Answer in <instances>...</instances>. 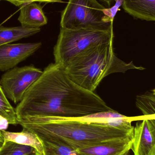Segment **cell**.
Instances as JSON below:
<instances>
[{"mask_svg":"<svg viewBox=\"0 0 155 155\" xmlns=\"http://www.w3.org/2000/svg\"><path fill=\"white\" fill-rule=\"evenodd\" d=\"M15 109L17 120L28 117L73 118L114 110L95 92L74 83L55 63L44 69Z\"/></svg>","mask_w":155,"mask_h":155,"instance_id":"1","label":"cell"},{"mask_svg":"<svg viewBox=\"0 0 155 155\" xmlns=\"http://www.w3.org/2000/svg\"><path fill=\"white\" fill-rule=\"evenodd\" d=\"M18 124L41 139L56 141L75 150L107 140L133 136L134 134V131L81 121L75 117H25L18 120Z\"/></svg>","mask_w":155,"mask_h":155,"instance_id":"2","label":"cell"},{"mask_svg":"<svg viewBox=\"0 0 155 155\" xmlns=\"http://www.w3.org/2000/svg\"><path fill=\"white\" fill-rule=\"evenodd\" d=\"M113 42L92 46L70 59L62 67L73 81L84 89L94 92L105 77L128 70H144L132 62L126 63L117 57Z\"/></svg>","mask_w":155,"mask_h":155,"instance_id":"3","label":"cell"},{"mask_svg":"<svg viewBox=\"0 0 155 155\" xmlns=\"http://www.w3.org/2000/svg\"><path fill=\"white\" fill-rule=\"evenodd\" d=\"M110 9L97 0H69L61 15V28L108 31L113 29Z\"/></svg>","mask_w":155,"mask_h":155,"instance_id":"4","label":"cell"},{"mask_svg":"<svg viewBox=\"0 0 155 155\" xmlns=\"http://www.w3.org/2000/svg\"><path fill=\"white\" fill-rule=\"evenodd\" d=\"M113 29L108 31L61 28L54 48L55 63L64 66L70 59L92 46L113 42Z\"/></svg>","mask_w":155,"mask_h":155,"instance_id":"5","label":"cell"},{"mask_svg":"<svg viewBox=\"0 0 155 155\" xmlns=\"http://www.w3.org/2000/svg\"><path fill=\"white\" fill-rule=\"evenodd\" d=\"M43 73L41 69L31 65L15 67L6 71L2 76L0 84L8 99L19 104L28 88Z\"/></svg>","mask_w":155,"mask_h":155,"instance_id":"6","label":"cell"},{"mask_svg":"<svg viewBox=\"0 0 155 155\" xmlns=\"http://www.w3.org/2000/svg\"><path fill=\"white\" fill-rule=\"evenodd\" d=\"M41 43L8 44L0 46V71L11 70L33 54Z\"/></svg>","mask_w":155,"mask_h":155,"instance_id":"7","label":"cell"},{"mask_svg":"<svg viewBox=\"0 0 155 155\" xmlns=\"http://www.w3.org/2000/svg\"><path fill=\"white\" fill-rule=\"evenodd\" d=\"M134 127L132 150L134 155H155V133L148 119L139 120Z\"/></svg>","mask_w":155,"mask_h":155,"instance_id":"8","label":"cell"},{"mask_svg":"<svg viewBox=\"0 0 155 155\" xmlns=\"http://www.w3.org/2000/svg\"><path fill=\"white\" fill-rule=\"evenodd\" d=\"M134 136L100 142L77 149L79 155H125L132 149Z\"/></svg>","mask_w":155,"mask_h":155,"instance_id":"9","label":"cell"},{"mask_svg":"<svg viewBox=\"0 0 155 155\" xmlns=\"http://www.w3.org/2000/svg\"><path fill=\"white\" fill-rule=\"evenodd\" d=\"M18 20L21 26L32 28H40L48 22L42 7L36 2L29 3L21 5Z\"/></svg>","mask_w":155,"mask_h":155,"instance_id":"10","label":"cell"},{"mask_svg":"<svg viewBox=\"0 0 155 155\" xmlns=\"http://www.w3.org/2000/svg\"><path fill=\"white\" fill-rule=\"evenodd\" d=\"M122 7L134 18L155 21V0H123Z\"/></svg>","mask_w":155,"mask_h":155,"instance_id":"11","label":"cell"},{"mask_svg":"<svg viewBox=\"0 0 155 155\" xmlns=\"http://www.w3.org/2000/svg\"><path fill=\"white\" fill-rule=\"evenodd\" d=\"M4 141H11L16 143L34 148L39 155H45L43 144L37 135L28 130L20 132L4 131L2 132Z\"/></svg>","mask_w":155,"mask_h":155,"instance_id":"12","label":"cell"},{"mask_svg":"<svg viewBox=\"0 0 155 155\" xmlns=\"http://www.w3.org/2000/svg\"><path fill=\"white\" fill-rule=\"evenodd\" d=\"M40 28L22 26L6 27L0 25V46L30 37L40 32Z\"/></svg>","mask_w":155,"mask_h":155,"instance_id":"13","label":"cell"},{"mask_svg":"<svg viewBox=\"0 0 155 155\" xmlns=\"http://www.w3.org/2000/svg\"><path fill=\"white\" fill-rule=\"evenodd\" d=\"M41 140L43 144L45 155H79L77 150L69 146L53 140Z\"/></svg>","mask_w":155,"mask_h":155,"instance_id":"14","label":"cell"},{"mask_svg":"<svg viewBox=\"0 0 155 155\" xmlns=\"http://www.w3.org/2000/svg\"><path fill=\"white\" fill-rule=\"evenodd\" d=\"M37 153L33 147L11 141H4L0 145V155H35Z\"/></svg>","mask_w":155,"mask_h":155,"instance_id":"15","label":"cell"},{"mask_svg":"<svg viewBox=\"0 0 155 155\" xmlns=\"http://www.w3.org/2000/svg\"><path fill=\"white\" fill-rule=\"evenodd\" d=\"M137 107L145 116L155 115V95L153 93H147L137 96Z\"/></svg>","mask_w":155,"mask_h":155,"instance_id":"16","label":"cell"},{"mask_svg":"<svg viewBox=\"0 0 155 155\" xmlns=\"http://www.w3.org/2000/svg\"><path fill=\"white\" fill-rule=\"evenodd\" d=\"M0 116L5 117L10 124H18L15 109L12 106L6 97L0 84Z\"/></svg>","mask_w":155,"mask_h":155,"instance_id":"17","label":"cell"},{"mask_svg":"<svg viewBox=\"0 0 155 155\" xmlns=\"http://www.w3.org/2000/svg\"><path fill=\"white\" fill-rule=\"evenodd\" d=\"M2 1H7L11 3L14 5L15 6H20L31 2L50 3L59 2H61L62 0H2Z\"/></svg>","mask_w":155,"mask_h":155,"instance_id":"18","label":"cell"},{"mask_svg":"<svg viewBox=\"0 0 155 155\" xmlns=\"http://www.w3.org/2000/svg\"><path fill=\"white\" fill-rule=\"evenodd\" d=\"M9 124L8 120L5 117L0 116V131H6L8 128Z\"/></svg>","mask_w":155,"mask_h":155,"instance_id":"19","label":"cell"},{"mask_svg":"<svg viewBox=\"0 0 155 155\" xmlns=\"http://www.w3.org/2000/svg\"><path fill=\"white\" fill-rule=\"evenodd\" d=\"M98 1H101V2L104 3V4L106 5L109 7L110 5H111V4L113 2H114L115 0H98Z\"/></svg>","mask_w":155,"mask_h":155,"instance_id":"20","label":"cell"},{"mask_svg":"<svg viewBox=\"0 0 155 155\" xmlns=\"http://www.w3.org/2000/svg\"><path fill=\"white\" fill-rule=\"evenodd\" d=\"M150 121V123H151V125H152V127H153V128L154 131L155 133V118L154 119H148Z\"/></svg>","mask_w":155,"mask_h":155,"instance_id":"21","label":"cell"},{"mask_svg":"<svg viewBox=\"0 0 155 155\" xmlns=\"http://www.w3.org/2000/svg\"><path fill=\"white\" fill-rule=\"evenodd\" d=\"M3 137L2 135V132L0 131V145L4 143Z\"/></svg>","mask_w":155,"mask_h":155,"instance_id":"22","label":"cell"},{"mask_svg":"<svg viewBox=\"0 0 155 155\" xmlns=\"http://www.w3.org/2000/svg\"><path fill=\"white\" fill-rule=\"evenodd\" d=\"M153 94L155 95V89L153 90Z\"/></svg>","mask_w":155,"mask_h":155,"instance_id":"23","label":"cell"},{"mask_svg":"<svg viewBox=\"0 0 155 155\" xmlns=\"http://www.w3.org/2000/svg\"><path fill=\"white\" fill-rule=\"evenodd\" d=\"M125 155H131L130 154H129V153H127V154H126Z\"/></svg>","mask_w":155,"mask_h":155,"instance_id":"24","label":"cell"},{"mask_svg":"<svg viewBox=\"0 0 155 155\" xmlns=\"http://www.w3.org/2000/svg\"><path fill=\"white\" fill-rule=\"evenodd\" d=\"M35 155H39V154L37 153V154H36Z\"/></svg>","mask_w":155,"mask_h":155,"instance_id":"25","label":"cell"},{"mask_svg":"<svg viewBox=\"0 0 155 155\" xmlns=\"http://www.w3.org/2000/svg\"><path fill=\"white\" fill-rule=\"evenodd\" d=\"M2 1V0H0V1Z\"/></svg>","mask_w":155,"mask_h":155,"instance_id":"26","label":"cell"}]
</instances>
